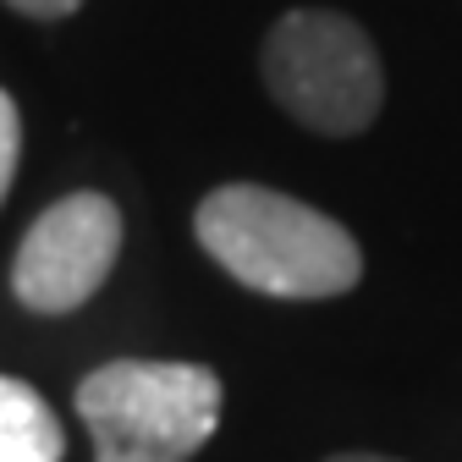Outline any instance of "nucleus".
I'll use <instances>...</instances> for the list:
<instances>
[{
    "label": "nucleus",
    "instance_id": "6",
    "mask_svg": "<svg viewBox=\"0 0 462 462\" xmlns=\"http://www.w3.org/2000/svg\"><path fill=\"white\" fill-rule=\"evenodd\" d=\"M17 160H23V116H17V99L0 88V204L17 182Z\"/></svg>",
    "mask_w": 462,
    "mask_h": 462
},
{
    "label": "nucleus",
    "instance_id": "7",
    "mask_svg": "<svg viewBox=\"0 0 462 462\" xmlns=\"http://www.w3.org/2000/svg\"><path fill=\"white\" fill-rule=\"evenodd\" d=\"M6 6L23 12V17H33V23H61V17L83 12V0H6Z\"/></svg>",
    "mask_w": 462,
    "mask_h": 462
},
{
    "label": "nucleus",
    "instance_id": "4",
    "mask_svg": "<svg viewBox=\"0 0 462 462\" xmlns=\"http://www.w3.org/2000/svg\"><path fill=\"white\" fill-rule=\"evenodd\" d=\"M122 259V209L105 193L55 199L17 243L12 298L28 314H78Z\"/></svg>",
    "mask_w": 462,
    "mask_h": 462
},
{
    "label": "nucleus",
    "instance_id": "2",
    "mask_svg": "<svg viewBox=\"0 0 462 462\" xmlns=\"http://www.w3.org/2000/svg\"><path fill=\"white\" fill-rule=\"evenodd\" d=\"M220 396L209 364L116 358L78 380V419L94 462H188L220 424Z\"/></svg>",
    "mask_w": 462,
    "mask_h": 462
},
{
    "label": "nucleus",
    "instance_id": "8",
    "mask_svg": "<svg viewBox=\"0 0 462 462\" xmlns=\"http://www.w3.org/2000/svg\"><path fill=\"white\" fill-rule=\"evenodd\" d=\"M325 462H396V457H380V451H341V457H325Z\"/></svg>",
    "mask_w": 462,
    "mask_h": 462
},
{
    "label": "nucleus",
    "instance_id": "3",
    "mask_svg": "<svg viewBox=\"0 0 462 462\" xmlns=\"http://www.w3.org/2000/svg\"><path fill=\"white\" fill-rule=\"evenodd\" d=\"M259 67L270 99L319 138H358L385 105L380 55L341 12H286L264 39Z\"/></svg>",
    "mask_w": 462,
    "mask_h": 462
},
{
    "label": "nucleus",
    "instance_id": "5",
    "mask_svg": "<svg viewBox=\"0 0 462 462\" xmlns=\"http://www.w3.org/2000/svg\"><path fill=\"white\" fill-rule=\"evenodd\" d=\"M67 435L55 408L17 374H0V462H61Z\"/></svg>",
    "mask_w": 462,
    "mask_h": 462
},
{
    "label": "nucleus",
    "instance_id": "1",
    "mask_svg": "<svg viewBox=\"0 0 462 462\" xmlns=\"http://www.w3.org/2000/svg\"><path fill=\"white\" fill-rule=\"evenodd\" d=\"M199 248L248 292L319 303L364 281V248L325 209L259 182H226L193 209Z\"/></svg>",
    "mask_w": 462,
    "mask_h": 462
}]
</instances>
